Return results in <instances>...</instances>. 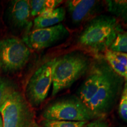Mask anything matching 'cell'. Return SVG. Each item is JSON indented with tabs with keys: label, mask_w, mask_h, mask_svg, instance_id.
<instances>
[{
	"label": "cell",
	"mask_w": 127,
	"mask_h": 127,
	"mask_svg": "<svg viewBox=\"0 0 127 127\" xmlns=\"http://www.w3.org/2000/svg\"><path fill=\"white\" fill-rule=\"evenodd\" d=\"M122 30L115 17L100 15L88 22L78 36V42L94 53L104 52Z\"/></svg>",
	"instance_id": "cell-1"
},
{
	"label": "cell",
	"mask_w": 127,
	"mask_h": 127,
	"mask_svg": "<svg viewBox=\"0 0 127 127\" xmlns=\"http://www.w3.org/2000/svg\"><path fill=\"white\" fill-rule=\"evenodd\" d=\"M91 61L81 51H73L57 58L53 70L52 96L69 88L90 69Z\"/></svg>",
	"instance_id": "cell-2"
},
{
	"label": "cell",
	"mask_w": 127,
	"mask_h": 127,
	"mask_svg": "<svg viewBox=\"0 0 127 127\" xmlns=\"http://www.w3.org/2000/svg\"><path fill=\"white\" fill-rule=\"evenodd\" d=\"M124 78L108 65L97 91L87 104L96 117L103 118L111 112L123 89Z\"/></svg>",
	"instance_id": "cell-3"
},
{
	"label": "cell",
	"mask_w": 127,
	"mask_h": 127,
	"mask_svg": "<svg viewBox=\"0 0 127 127\" xmlns=\"http://www.w3.org/2000/svg\"><path fill=\"white\" fill-rule=\"evenodd\" d=\"M3 127H32L34 112L25 96L13 87L0 107Z\"/></svg>",
	"instance_id": "cell-4"
},
{
	"label": "cell",
	"mask_w": 127,
	"mask_h": 127,
	"mask_svg": "<svg viewBox=\"0 0 127 127\" xmlns=\"http://www.w3.org/2000/svg\"><path fill=\"white\" fill-rule=\"evenodd\" d=\"M45 120L86 121L95 120L92 111L78 96L70 95L57 99L44 109Z\"/></svg>",
	"instance_id": "cell-5"
},
{
	"label": "cell",
	"mask_w": 127,
	"mask_h": 127,
	"mask_svg": "<svg viewBox=\"0 0 127 127\" xmlns=\"http://www.w3.org/2000/svg\"><path fill=\"white\" fill-rule=\"evenodd\" d=\"M57 58L41 65L32 75L25 90V98L31 107H37L47 98L52 85L53 70Z\"/></svg>",
	"instance_id": "cell-6"
},
{
	"label": "cell",
	"mask_w": 127,
	"mask_h": 127,
	"mask_svg": "<svg viewBox=\"0 0 127 127\" xmlns=\"http://www.w3.org/2000/svg\"><path fill=\"white\" fill-rule=\"evenodd\" d=\"M31 56L30 49L23 40L8 38L0 41V68L6 72L20 70Z\"/></svg>",
	"instance_id": "cell-7"
},
{
	"label": "cell",
	"mask_w": 127,
	"mask_h": 127,
	"mask_svg": "<svg viewBox=\"0 0 127 127\" xmlns=\"http://www.w3.org/2000/svg\"><path fill=\"white\" fill-rule=\"evenodd\" d=\"M69 31L63 24L33 30L23 37V41L30 49L39 51L47 48L67 38Z\"/></svg>",
	"instance_id": "cell-8"
},
{
	"label": "cell",
	"mask_w": 127,
	"mask_h": 127,
	"mask_svg": "<svg viewBox=\"0 0 127 127\" xmlns=\"http://www.w3.org/2000/svg\"><path fill=\"white\" fill-rule=\"evenodd\" d=\"M108 65L105 59L102 57L91 62L86 78L78 91V96L86 105L101 85Z\"/></svg>",
	"instance_id": "cell-9"
},
{
	"label": "cell",
	"mask_w": 127,
	"mask_h": 127,
	"mask_svg": "<svg viewBox=\"0 0 127 127\" xmlns=\"http://www.w3.org/2000/svg\"><path fill=\"white\" fill-rule=\"evenodd\" d=\"M71 20L78 24L94 13L98 1L94 0H69L65 2Z\"/></svg>",
	"instance_id": "cell-10"
},
{
	"label": "cell",
	"mask_w": 127,
	"mask_h": 127,
	"mask_svg": "<svg viewBox=\"0 0 127 127\" xmlns=\"http://www.w3.org/2000/svg\"><path fill=\"white\" fill-rule=\"evenodd\" d=\"M31 15L30 1L16 0L12 1L9 9V20L12 24L19 28H30Z\"/></svg>",
	"instance_id": "cell-11"
},
{
	"label": "cell",
	"mask_w": 127,
	"mask_h": 127,
	"mask_svg": "<svg viewBox=\"0 0 127 127\" xmlns=\"http://www.w3.org/2000/svg\"><path fill=\"white\" fill-rule=\"evenodd\" d=\"M65 13L66 11L64 8L58 7L38 16L34 20V30L51 27L59 24L64 20Z\"/></svg>",
	"instance_id": "cell-12"
},
{
	"label": "cell",
	"mask_w": 127,
	"mask_h": 127,
	"mask_svg": "<svg viewBox=\"0 0 127 127\" xmlns=\"http://www.w3.org/2000/svg\"><path fill=\"white\" fill-rule=\"evenodd\" d=\"M105 59L115 72L124 78L127 77V53L107 50L104 52Z\"/></svg>",
	"instance_id": "cell-13"
},
{
	"label": "cell",
	"mask_w": 127,
	"mask_h": 127,
	"mask_svg": "<svg viewBox=\"0 0 127 127\" xmlns=\"http://www.w3.org/2000/svg\"><path fill=\"white\" fill-rule=\"evenodd\" d=\"M61 0H31L30 1L31 15L36 17L47 11L53 10L61 4Z\"/></svg>",
	"instance_id": "cell-14"
},
{
	"label": "cell",
	"mask_w": 127,
	"mask_h": 127,
	"mask_svg": "<svg viewBox=\"0 0 127 127\" xmlns=\"http://www.w3.org/2000/svg\"><path fill=\"white\" fill-rule=\"evenodd\" d=\"M108 11L121 20L127 21V1L107 0L105 1Z\"/></svg>",
	"instance_id": "cell-15"
},
{
	"label": "cell",
	"mask_w": 127,
	"mask_h": 127,
	"mask_svg": "<svg viewBox=\"0 0 127 127\" xmlns=\"http://www.w3.org/2000/svg\"><path fill=\"white\" fill-rule=\"evenodd\" d=\"M108 50L114 52L127 53V32L121 31L117 35Z\"/></svg>",
	"instance_id": "cell-16"
},
{
	"label": "cell",
	"mask_w": 127,
	"mask_h": 127,
	"mask_svg": "<svg viewBox=\"0 0 127 127\" xmlns=\"http://www.w3.org/2000/svg\"><path fill=\"white\" fill-rule=\"evenodd\" d=\"M88 122L43 120L42 127H84Z\"/></svg>",
	"instance_id": "cell-17"
},
{
	"label": "cell",
	"mask_w": 127,
	"mask_h": 127,
	"mask_svg": "<svg viewBox=\"0 0 127 127\" xmlns=\"http://www.w3.org/2000/svg\"><path fill=\"white\" fill-rule=\"evenodd\" d=\"M13 87L14 85L9 83L6 79L0 78V107Z\"/></svg>",
	"instance_id": "cell-18"
},
{
	"label": "cell",
	"mask_w": 127,
	"mask_h": 127,
	"mask_svg": "<svg viewBox=\"0 0 127 127\" xmlns=\"http://www.w3.org/2000/svg\"><path fill=\"white\" fill-rule=\"evenodd\" d=\"M119 113L120 117L127 121V93H123L119 106Z\"/></svg>",
	"instance_id": "cell-19"
},
{
	"label": "cell",
	"mask_w": 127,
	"mask_h": 127,
	"mask_svg": "<svg viewBox=\"0 0 127 127\" xmlns=\"http://www.w3.org/2000/svg\"><path fill=\"white\" fill-rule=\"evenodd\" d=\"M84 127H110V126L104 118H97L87 123Z\"/></svg>",
	"instance_id": "cell-20"
},
{
	"label": "cell",
	"mask_w": 127,
	"mask_h": 127,
	"mask_svg": "<svg viewBox=\"0 0 127 127\" xmlns=\"http://www.w3.org/2000/svg\"><path fill=\"white\" fill-rule=\"evenodd\" d=\"M125 83L124 85V88L123 89V93H125L126 92H127V77L126 78H125Z\"/></svg>",
	"instance_id": "cell-21"
},
{
	"label": "cell",
	"mask_w": 127,
	"mask_h": 127,
	"mask_svg": "<svg viewBox=\"0 0 127 127\" xmlns=\"http://www.w3.org/2000/svg\"><path fill=\"white\" fill-rule=\"evenodd\" d=\"M0 127H3L2 120V117H1V114H0Z\"/></svg>",
	"instance_id": "cell-22"
},
{
	"label": "cell",
	"mask_w": 127,
	"mask_h": 127,
	"mask_svg": "<svg viewBox=\"0 0 127 127\" xmlns=\"http://www.w3.org/2000/svg\"><path fill=\"white\" fill-rule=\"evenodd\" d=\"M40 127V126H39L38 125L36 124L35 123V124H34V125H33V127Z\"/></svg>",
	"instance_id": "cell-23"
},
{
	"label": "cell",
	"mask_w": 127,
	"mask_h": 127,
	"mask_svg": "<svg viewBox=\"0 0 127 127\" xmlns=\"http://www.w3.org/2000/svg\"><path fill=\"white\" fill-rule=\"evenodd\" d=\"M126 93H127V92H126Z\"/></svg>",
	"instance_id": "cell-24"
}]
</instances>
